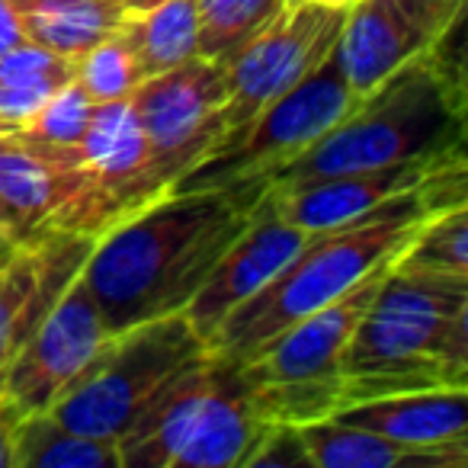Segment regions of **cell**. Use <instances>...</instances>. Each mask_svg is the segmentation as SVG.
Wrapping results in <instances>:
<instances>
[{"mask_svg": "<svg viewBox=\"0 0 468 468\" xmlns=\"http://www.w3.org/2000/svg\"><path fill=\"white\" fill-rule=\"evenodd\" d=\"M263 186L170 189L100 234L80 280L110 334L189 305L215 261L250 225Z\"/></svg>", "mask_w": 468, "mask_h": 468, "instance_id": "cell-1", "label": "cell"}, {"mask_svg": "<svg viewBox=\"0 0 468 468\" xmlns=\"http://www.w3.org/2000/svg\"><path fill=\"white\" fill-rule=\"evenodd\" d=\"M340 7H350V4H356V0H337Z\"/></svg>", "mask_w": 468, "mask_h": 468, "instance_id": "cell-35", "label": "cell"}, {"mask_svg": "<svg viewBox=\"0 0 468 468\" xmlns=\"http://www.w3.org/2000/svg\"><path fill=\"white\" fill-rule=\"evenodd\" d=\"M331 420L372 430L410 446H465L468 388H430L372 398L337 410Z\"/></svg>", "mask_w": 468, "mask_h": 468, "instance_id": "cell-16", "label": "cell"}, {"mask_svg": "<svg viewBox=\"0 0 468 468\" xmlns=\"http://www.w3.org/2000/svg\"><path fill=\"white\" fill-rule=\"evenodd\" d=\"M225 100V61L202 55L135 87L129 103L148 138L151 176L161 193H167L221 135Z\"/></svg>", "mask_w": 468, "mask_h": 468, "instance_id": "cell-8", "label": "cell"}, {"mask_svg": "<svg viewBox=\"0 0 468 468\" xmlns=\"http://www.w3.org/2000/svg\"><path fill=\"white\" fill-rule=\"evenodd\" d=\"M74 78V58L58 52L23 42L0 55V80L4 84H27V87H61Z\"/></svg>", "mask_w": 468, "mask_h": 468, "instance_id": "cell-26", "label": "cell"}, {"mask_svg": "<svg viewBox=\"0 0 468 468\" xmlns=\"http://www.w3.org/2000/svg\"><path fill=\"white\" fill-rule=\"evenodd\" d=\"M97 238L46 231L0 263V385L14 356L84 270Z\"/></svg>", "mask_w": 468, "mask_h": 468, "instance_id": "cell-12", "label": "cell"}, {"mask_svg": "<svg viewBox=\"0 0 468 468\" xmlns=\"http://www.w3.org/2000/svg\"><path fill=\"white\" fill-rule=\"evenodd\" d=\"M157 4H164V0H119V7L125 10V16H132V14H144V10L157 7Z\"/></svg>", "mask_w": 468, "mask_h": 468, "instance_id": "cell-31", "label": "cell"}, {"mask_svg": "<svg viewBox=\"0 0 468 468\" xmlns=\"http://www.w3.org/2000/svg\"><path fill=\"white\" fill-rule=\"evenodd\" d=\"M465 144V74L446 39L401 65L366 93L337 125L276 170L270 186L382 167Z\"/></svg>", "mask_w": 468, "mask_h": 468, "instance_id": "cell-4", "label": "cell"}, {"mask_svg": "<svg viewBox=\"0 0 468 468\" xmlns=\"http://www.w3.org/2000/svg\"><path fill=\"white\" fill-rule=\"evenodd\" d=\"M314 468L312 455H308L305 442H302L299 427L289 423H270L263 440L257 442V449L250 452L244 468Z\"/></svg>", "mask_w": 468, "mask_h": 468, "instance_id": "cell-27", "label": "cell"}, {"mask_svg": "<svg viewBox=\"0 0 468 468\" xmlns=\"http://www.w3.org/2000/svg\"><path fill=\"white\" fill-rule=\"evenodd\" d=\"M16 132H20V129H16V125L10 122V119L0 116V138H4V135H16Z\"/></svg>", "mask_w": 468, "mask_h": 468, "instance_id": "cell-33", "label": "cell"}, {"mask_svg": "<svg viewBox=\"0 0 468 468\" xmlns=\"http://www.w3.org/2000/svg\"><path fill=\"white\" fill-rule=\"evenodd\" d=\"M267 427L238 366L208 350L119 440V459L122 468H238Z\"/></svg>", "mask_w": 468, "mask_h": 468, "instance_id": "cell-5", "label": "cell"}, {"mask_svg": "<svg viewBox=\"0 0 468 468\" xmlns=\"http://www.w3.org/2000/svg\"><path fill=\"white\" fill-rule=\"evenodd\" d=\"M23 420V408L0 391V468H14V440Z\"/></svg>", "mask_w": 468, "mask_h": 468, "instance_id": "cell-28", "label": "cell"}, {"mask_svg": "<svg viewBox=\"0 0 468 468\" xmlns=\"http://www.w3.org/2000/svg\"><path fill=\"white\" fill-rule=\"evenodd\" d=\"M93 106L97 103L71 78L58 90L48 93L46 103L33 116L23 119L16 138H29V142H46V144H74L84 135L87 122L93 116Z\"/></svg>", "mask_w": 468, "mask_h": 468, "instance_id": "cell-25", "label": "cell"}, {"mask_svg": "<svg viewBox=\"0 0 468 468\" xmlns=\"http://www.w3.org/2000/svg\"><path fill=\"white\" fill-rule=\"evenodd\" d=\"M395 261L398 254L378 261L369 273L359 276L340 295H334L327 305H321L318 312L305 314L292 327H286L273 340H267L248 363L238 366L244 382H305V378L337 376L346 344H350L356 324L363 321L372 295L378 292L382 280L391 273Z\"/></svg>", "mask_w": 468, "mask_h": 468, "instance_id": "cell-11", "label": "cell"}, {"mask_svg": "<svg viewBox=\"0 0 468 468\" xmlns=\"http://www.w3.org/2000/svg\"><path fill=\"white\" fill-rule=\"evenodd\" d=\"M14 468H122V459L119 442L78 433L48 410H36L16 427Z\"/></svg>", "mask_w": 468, "mask_h": 468, "instance_id": "cell-21", "label": "cell"}, {"mask_svg": "<svg viewBox=\"0 0 468 468\" xmlns=\"http://www.w3.org/2000/svg\"><path fill=\"white\" fill-rule=\"evenodd\" d=\"M305 238L308 231L280 218L270 196L263 193L250 225L228 244V250L215 261L212 273L206 276L199 292L183 308V318L206 340V346L221 327V321L238 305H244L254 292H261L286 267L289 257L305 244Z\"/></svg>", "mask_w": 468, "mask_h": 468, "instance_id": "cell-14", "label": "cell"}, {"mask_svg": "<svg viewBox=\"0 0 468 468\" xmlns=\"http://www.w3.org/2000/svg\"><path fill=\"white\" fill-rule=\"evenodd\" d=\"M440 4H449V7H465V0H440Z\"/></svg>", "mask_w": 468, "mask_h": 468, "instance_id": "cell-34", "label": "cell"}, {"mask_svg": "<svg viewBox=\"0 0 468 468\" xmlns=\"http://www.w3.org/2000/svg\"><path fill=\"white\" fill-rule=\"evenodd\" d=\"M353 106H356V97L346 84L337 46H334L299 84L276 97L250 122L215 138L212 148L170 189H218L248 186V183L270 189L276 170L295 161Z\"/></svg>", "mask_w": 468, "mask_h": 468, "instance_id": "cell-7", "label": "cell"}, {"mask_svg": "<svg viewBox=\"0 0 468 468\" xmlns=\"http://www.w3.org/2000/svg\"><path fill=\"white\" fill-rule=\"evenodd\" d=\"M4 261H7V257H0V263H4Z\"/></svg>", "mask_w": 468, "mask_h": 468, "instance_id": "cell-36", "label": "cell"}, {"mask_svg": "<svg viewBox=\"0 0 468 468\" xmlns=\"http://www.w3.org/2000/svg\"><path fill=\"white\" fill-rule=\"evenodd\" d=\"M436 39L440 36L423 27L401 0L350 4L337 39V58L356 103Z\"/></svg>", "mask_w": 468, "mask_h": 468, "instance_id": "cell-15", "label": "cell"}, {"mask_svg": "<svg viewBox=\"0 0 468 468\" xmlns=\"http://www.w3.org/2000/svg\"><path fill=\"white\" fill-rule=\"evenodd\" d=\"M465 161H459L398 199L382 202L337 228L312 231L261 292L221 321L208 350L231 366L248 363L267 340L327 305L378 261L401 254L427 218L465 206Z\"/></svg>", "mask_w": 468, "mask_h": 468, "instance_id": "cell-2", "label": "cell"}, {"mask_svg": "<svg viewBox=\"0 0 468 468\" xmlns=\"http://www.w3.org/2000/svg\"><path fill=\"white\" fill-rule=\"evenodd\" d=\"M119 36L132 48L142 78L183 65L199 55V29H196V0H164L144 14L122 20Z\"/></svg>", "mask_w": 468, "mask_h": 468, "instance_id": "cell-20", "label": "cell"}, {"mask_svg": "<svg viewBox=\"0 0 468 468\" xmlns=\"http://www.w3.org/2000/svg\"><path fill=\"white\" fill-rule=\"evenodd\" d=\"M206 353V340L189 327L183 312L110 334L48 414L78 433L119 442Z\"/></svg>", "mask_w": 468, "mask_h": 468, "instance_id": "cell-6", "label": "cell"}, {"mask_svg": "<svg viewBox=\"0 0 468 468\" xmlns=\"http://www.w3.org/2000/svg\"><path fill=\"white\" fill-rule=\"evenodd\" d=\"M398 263L427 273L468 280V208L455 206L420 225L414 241L401 250Z\"/></svg>", "mask_w": 468, "mask_h": 468, "instance_id": "cell-23", "label": "cell"}, {"mask_svg": "<svg viewBox=\"0 0 468 468\" xmlns=\"http://www.w3.org/2000/svg\"><path fill=\"white\" fill-rule=\"evenodd\" d=\"M346 7L299 4L282 7L270 27L225 58L228 100L221 106V135L267 110L276 97L299 84L340 39Z\"/></svg>", "mask_w": 468, "mask_h": 468, "instance_id": "cell-9", "label": "cell"}, {"mask_svg": "<svg viewBox=\"0 0 468 468\" xmlns=\"http://www.w3.org/2000/svg\"><path fill=\"white\" fill-rule=\"evenodd\" d=\"M23 42L29 39H27V29H23L20 10H16L14 0H0V55L23 46Z\"/></svg>", "mask_w": 468, "mask_h": 468, "instance_id": "cell-29", "label": "cell"}, {"mask_svg": "<svg viewBox=\"0 0 468 468\" xmlns=\"http://www.w3.org/2000/svg\"><path fill=\"white\" fill-rule=\"evenodd\" d=\"M74 176L48 161L33 142L16 135L0 138V202L20 221L27 241L46 234L52 215L71 196Z\"/></svg>", "mask_w": 468, "mask_h": 468, "instance_id": "cell-18", "label": "cell"}, {"mask_svg": "<svg viewBox=\"0 0 468 468\" xmlns=\"http://www.w3.org/2000/svg\"><path fill=\"white\" fill-rule=\"evenodd\" d=\"M299 4H334V7H340L337 0H282V7H299Z\"/></svg>", "mask_w": 468, "mask_h": 468, "instance_id": "cell-32", "label": "cell"}, {"mask_svg": "<svg viewBox=\"0 0 468 468\" xmlns=\"http://www.w3.org/2000/svg\"><path fill=\"white\" fill-rule=\"evenodd\" d=\"M20 244H27V234H23L20 221L14 218V212L0 202V254H10Z\"/></svg>", "mask_w": 468, "mask_h": 468, "instance_id": "cell-30", "label": "cell"}, {"mask_svg": "<svg viewBox=\"0 0 468 468\" xmlns=\"http://www.w3.org/2000/svg\"><path fill=\"white\" fill-rule=\"evenodd\" d=\"M106 340L110 327L87 282L78 276L14 356L0 391L14 398L23 414L52 410V404L65 398Z\"/></svg>", "mask_w": 468, "mask_h": 468, "instance_id": "cell-10", "label": "cell"}, {"mask_svg": "<svg viewBox=\"0 0 468 468\" xmlns=\"http://www.w3.org/2000/svg\"><path fill=\"white\" fill-rule=\"evenodd\" d=\"M312 465L318 468H465L468 446H410L340 420L299 427Z\"/></svg>", "mask_w": 468, "mask_h": 468, "instance_id": "cell-17", "label": "cell"}, {"mask_svg": "<svg viewBox=\"0 0 468 468\" xmlns=\"http://www.w3.org/2000/svg\"><path fill=\"white\" fill-rule=\"evenodd\" d=\"M27 39L78 58L97 42L110 39L125 20L119 0H14Z\"/></svg>", "mask_w": 468, "mask_h": 468, "instance_id": "cell-19", "label": "cell"}, {"mask_svg": "<svg viewBox=\"0 0 468 468\" xmlns=\"http://www.w3.org/2000/svg\"><path fill=\"white\" fill-rule=\"evenodd\" d=\"M0 257H7V254H0Z\"/></svg>", "mask_w": 468, "mask_h": 468, "instance_id": "cell-37", "label": "cell"}, {"mask_svg": "<svg viewBox=\"0 0 468 468\" xmlns=\"http://www.w3.org/2000/svg\"><path fill=\"white\" fill-rule=\"evenodd\" d=\"M337 376L346 408L404 391L468 388V280L395 261L353 331Z\"/></svg>", "mask_w": 468, "mask_h": 468, "instance_id": "cell-3", "label": "cell"}, {"mask_svg": "<svg viewBox=\"0 0 468 468\" xmlns=\"http://www.w3.org/2000/svg\"><path fill=\"white\" fill-rule=\"evenodd\" d=\"M465 161V144L436 151V154L408 157V161L382 164V167L350 170V174L318 176V180L292 183V186H270L267 196L276 215L302 231H324L337 228L388 199L410 193L433 180L440 170Z\"/></svg>", "mask_w": 468, "mask_h": 468, "instance_id": "cell-13", "label": "cell"}, {"mask_svg": "<svg viewBox=\"0 0 468 468\" xmlns=\"http://www.w3.org/2000/svg\"><path fill=\"white\" fill-rule=\"evenodd\" d=\"M282 0H196L202 58L225 61L276 20Z\"/></svg>", "mask_w": 468, "mask_h": 468, "instance_id": "cell-22", "label": "cell"}, {"mask_svg": "<svg viewBox=\"0 0 468 468\" xmlns=\"http://www.w3.org/2000/svg\"><path fill=\"white\" fill-rule=\"evenodd\" d=\"M74 80L93 103H112V100H129L144 78L138 71L132 48L125 46V39L116 29L110 39L97 42L74 58Z\"/></svg>", "mask_w": 468, "mask_h": 468, "instance_id": "cell-24", "label": "cell"}]
</instances>
